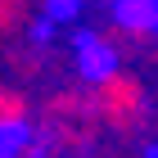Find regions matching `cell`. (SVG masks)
<instances>
[{
    "label": "cell",
    "instance_id": "cell-1",
    "mask_svg": "<svg viewBox=\"0 0 158 158\" xmlns=\"http://www.w3.org/2000/svg\"><path fill=\"white\" fill-rule=\"evenodd\" d=\"M118 14L131 27H158V0H122Z\"/></svg>",
    "mask_w": 158,
    "mask_h": 158
},
{
    "label": "cell",
    "instance_id": "cell-2",
    "mask_svg": "<svg viewBox=\"0 0 158 158\" xmlns=\"http://www.w3.org/2000/svg\"><path fill=\"white\" fill-rule=\"evenodd\" d=\"M81 68H86V73H90V77H104V73H109V68H113V59H109V50L99 45L95 36H86V41H81Z\"/></svg>",
    "mask_w": 158,
    "mask_h": 158
},
{
    "label": "cell",
    "instance_id": "cell-3",
    "mask_svg": "<svg viewBox=\"0 0 158 158\" xmlns=\"http://www.w3.org/2000/svg\"><path fill=\"white\" fill-rule=\"evenodd\" d=\"M23 145H27V127H18V122L0 127V158H18Z\"/></svg>",
    "mask_w": 158,
    "mask_h": 158
}]
</instances>
